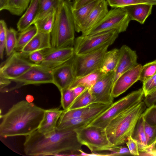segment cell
Instances as JSON below:
<instances>
[{
    "label": "cell",
    "instance_id": "6da1fadb",
    "mask_svg": "<svg viewBox=\"0 0 156 156\" xmlns=\"http://www.w3.org/2000/svg\"><path fill=\"white\" fill-rule=\"evenodd\" d=\"M82 145L75 130L59 129L46 134L35 131L25 136L23 144L25 154L29 156L56 155L62 152H79Z\"/></svg>",
    "mask_w": 156,
    "mask_h": 156
},
{
    "label": "cell",
    "instance_id": "7a4b0ae2",
    "mask_svg": "<svg viewBox=\"0 0 156 156\" xmlns=\"http://www.w3.org/2000/svg\"><path fill=\"white\" fill-rule=\"evenodd\" d=\"M45 110L27 100L14 104L0 116L1 137L6 138L30 135L38 129Z\"/></svg>",
    "mask_w": 156,
    "mask_h": 156
},
{
    "label": "cell",
    "instance_id": "3957f363",
    "mask_svg": "<svg viewBox=\"0 0 156 156\" xmlns=\"http://www.w3.org/2000/svg\"><path fill=\"white\" fill-rule=\"evenodd\" d=\"M146 108L144 101L134 105L112 119L105 128L108 138L114 146H122L132 136L139 118Z\"/></svg>",
    "mask_w": 156,
    "mask_h": 156
},
{
    "label": "cell",
    "instance_id": "277c9868",
    "mask_svg": "<svg viewBox=\"0 0 156 156\" xmlns=\"http://www.w3.org/2000/svg\"><path fill=\"white\" fill-rule=\"evenodd\" d=\"M75 31L71 5L62 0L56 9L54 25L50 33L52 48L73 47Z\"/></svg>",
    "mask_w": 156,
    "mask_h": 156
},
{
    "label": "cell",
    "instance_id": "5b68a950",
    "mask_svg": "<svg viewBox=\"0 0 156 156\" xmlns=\"http://www.w3.org/2000/svg\"><path fill=\"white\" fill-rule=\"evenodd\" d=\"M144 97V96L142 88L131 92L113 102L87 126H94L105 128L114 118L126 109L142 101Z\"/></svg>",
    "mask_w": 156,
    "mask_h": 156
},
{
    "label": "cell",
    "instance_id": "8992f818",
    "mask_svg": "<svg viewBox=\"0 0 156 156\" xmlns=\"http://www.w3.org/2000/svg\"><path fill=\"white\" fill-rule=\"evenodd\" d=\"M130 20L123 7L113 8L98 24L82 35L90 36L112 30H116L120 33L126 30Z\"/></svg>",
    "mask_w": 156,
    "mask_h": 156
},
{
    "label": "cell",
    "instance_id": "52a82bcc",
    "mask_svg": "<svg viewBox=\"0 0 156 156\" xmlns=\"http://www.w3.org/2000/svg\"><path fill=\"white\" fill-rule=\"evenodd\" d=\"M75 130L80 143L92 152L108 151L114 146L109 141L105 128L89 126Z\"/></svg>",
    "mask_w": 156,
    "mask_h": 156
},
{
    "label": "cell",
    "instance_id": "ba28073f",
    "mask_svg": "<svg viewBox=\"0 0 156 156\" xmlns=\"http://www.w3.org/2000/svg\"><path fill=\"white\" fill-rule=\"evenodd\" d=\"M116 30H112L90 36L81 35L75 40L74 45L75 54L79 55L98 50L112 44L118 36Z\"/></svg>",
    "mask_w": 156,
    "mask_h": 156
},
{
    "label": "cell",
    "instance_id": "9c48e42d",
    "mask_svg": "<svg viewBox=\"0 0 156 156\" xmlns=\"http://www.w3.org/2000/svg\"><path fill=\"white\" fill-rule=\"evenodd\" d=\"M109 46L86 54H75L72 59L75 78L84 76L100 69L104 56Z\"/></svg>",
    "mask_w": 156,
    "mask_h": 156
},
{
    "label": "cell",
    "instance_id": "30bf717a",
    "mask_svg": "<svg viewBox=\"0 0 156 156\" xmlns=\"http://www.w3.org/2000/svg\"><path fill=\"white\" fill-rule=\"evenodd\" d=\"M35 63L21 52L15 50L0 67V75L11 80L21 76Z\"/></svg>",
    "mask_w": 156,
    "mask_h": 156
},
{
    "label": "cell",
    "instance_id": "8fae6325",
    "mask_svg": "<svg viewBox=\"0 0 156 156\" xmlns=\"http://www.w3.org/2000/svg\"><path fill=\"white\" fill-rule=\"evenodd\" d=\"M11 81L16 85L10 91L27 85L53 83L52 69L35 63L21 76Z\"/></svg>",
    "mask_w": 156,
    "mask_h": 156
},
{
    "label": "cell",
    "instance_id": "7c38bea8",
    "mask_svg": "<svg viewBox=\"0 0 156 156\" xmlns=\"http://www.w3.org/2000/svg\"><path fill=\"white\" fill-rule=\"evenodd\" d=\"M115 71L105 74L89 88L94 103L111 105L114 98L112 94L115 76Z\"/></svg>",
    "mask_w": 156,
    "mask_h": 156
},
{
    "label": "cell",
    "instance_id": "4fadbf2b",
    "mask_svg": "<svg viewBox=\"0 0 156 156\" xmlns=\"http://www.w3.org/2000/svg\"><path fill=\"white\" fill-rule=\"evenodd\" d=\"M110 105L95 103L92 108L83 115L64 122L58 123L56 128L75 130L85 127Z\"/></svg>",
    "mask_w": 156,
    "mask_h": 156
},
{
    "label": "cell",
    "instance_id": "5bb4252c",
    "mask_svg": "<svg viewBox=\"0 0 156 156\" xmlns=\"http://www.w3.org/2000/svg\"><path fill=\"white\" fill-rule=\"evenodd\" d=\"M44 51V59L38 64L51 69L68 61L75 54L73 47L51 48Z\"/></svg>",
    "mask_w": 156,
    "mask_h": 156
},
{
    "label": "cell",
    "instance_id": "9a60e30c",
    "mask_svg": "<svg viewBox=\"0 0 156 156\" xmlns=\"http://www.w3.org/2000/svg\"><path fill=\"white\" fill-rule=\"evenodd\" d=\"M142 65L138 64L122 73L113 83L112 94L116 98L126 92L139 80Z\"/></svg>",
    "mask_w": 156,
    "mask_h": 156
},
{
    "label": "cell",
    "instance_id": "2e32d148",
    "mask_svg": "<svg viewBox=\"0 0 156 156\" xmlns=\"http://www.w3.org/2000/svg\"><path fill=\"white\" fill-rule=\"evenodd\" d=\"M72 58L52 69L53 84L57 87L59 91L69 88L75 79L72 63Z\"/></svg>",
    "mask_w": 156,
    "mask_h": 156
},
{
    "label": "cell",
    "instance_id": "e0dca14e",
    "mask_svg": "<svg viewBox=\"0 0 156 156\" xmlns=\"http://www.w3.org/2000/svg\"><path fill=\"white\" fill-rule=\"evenodd\" d=\"M119 57L116 68L115 70L113 83L123 73L137 66V55L135 51L126 45H123L119 49Z\"/></svg>",
    "mask_w": 156,
    "mask_h": 156
},
{
    "label": "cell",
    "instance_id": "ac0fdd59",
    "mask_svg": "<svg viewBox=\"0 0 156 156\" xmlns=\"http://www.w3.org/2000/svg\"><path fill=\"white\" fill-rule=\"evenodd\" d=\"M107 0H100L81 27L80 32L84 35L98 24L108 11Z\"/></svg>",
    "mask_w": 156,
    "mask_h": 156
},
{
    "label": "cell",
    "instance_id": "d6986e66",
    "mask_svg": "<svg viewBox=\"0 0 156 156\" xmlns=\"http://www.w3.org/2000/svg\"><path fill=\"white\" fill-rule=\"evenodd\" d=\"M52 48L50 34L38 31L30 41L20 51L26 56L33 52L43 51Z\"/></svg>",
    "mask_w": 156,
    "mask_h": 156
},
{
    "label": "cell",
    "instance_id": "ffe728a7",
    "mask_svg": "<svg viewBox=\"0 0 156 156\" xmlns=\"http://www.w3.org/2000/svg\"><path fill=\"white\" fill-rule=\"evenodd\" d=\"M63 112L58 108L45 110L43 119L37 130L43 134L51 132L56 128L59 118Z\"/></svg>",
    "mask_w": 156,
    "mask_h": 156
},
{
    "label": "cell",
    "instance_id": "44dd1931",
    "mask_svg": "<svg viewBox=\"0 0 156 156\" xmlns=\"http://www.w3.org/2000/svg\"><path fill=\"white\" fill-rule=\"evenodd\" d=\"M153 5L149 4H140L123 7L127 12L131 20H135L143 24L151 13Z\"/></svg>",
    "mask_w": 156,
    "mask_h": 156
},
{
    "label": "cell",
    "instance_id": "7402d4cb",
    "mask_svg": "<svg viewBox=\"0 0 156 156\" xmlns=\"http://www.w3.org/2000/svg\"><path fill=\"white\" fill-rule=\"evenodd\" d=\"M40 0H31L24 13L17 23L19 31L21 32L32 25L37 16Z\"/></svg>",
    "mask_w": 156,
    "mask_h": 156
},
{
    "label": "cell",
    "instance_id": "603a6c76",
    "mask_svg": "<svg viewBox=\"0 0 156 156\" xmlns=\"http://www.w3.org/2000/svg\"><path fill=\"white\" fill-rule=\"evenodd\" d=\"M100 0L92 2L76 9H73L71 7V11L76 31L80 33L82 25Z\"/></svg>",
    "mask_w": 156,
    "mask_h": 156
},
{
    "label": "cell",
    "instance_id": "cb8c5ba5",
    "mask_svg": "<svg viewBox=\"0 0 156 156\" xmlns=\"http://www.w3.org/2000/svg\"><path fill=\"white\" fill-rule=\"evenodd\" d=\"M144 122L142 114L138 121L132 136L137 142L140 152L142 153L149 152L145 132Z\"/></svg>",
    "mask_w": 156,
    "mask_h": 156
},
{
    "label": "cell",
    "instance_id": "d4e9b609",
    "mask_svg": "<svg viewBox=\"0 0 156 156\" xmlns=\"http://www.w3.org/2000/svg\"><path fill=\"white\" fill-rule=\"evenodd\" d=\"M119 57V49L115 48L107 51L103 57L100 71L104 74L115 71L118 62Z\"/></svg>",
    "mask_w": 156,
    "mask_h": 156
},
{
    "label": "cell",
    "instance_id": "484cf974",
    "mask_svg": "<svg viewBox=\"0 0 156 156\" xmlns=\"http://www.w3.org/2000/svg\"><path fill=\"white\" fill-rule=\"evenodd\" d=\"M56 9H52L34 23L38 32L51 33L54 25Z\"/></svg>",
    "mask_w": 156,
    "mask_h": 156
},
{
    "label": "cell",
    "instance_id": "4316f807",
    "mask_svg": "<svg viewBox=\"0 0 156 156\" xmlns=\"http://www.w3.org/2000/svg\"><path fill=\"white\" fill-rule=\"evenodd\" d=\"M105 74L99 69L84 76L75 78L69 88L72 89L78 86H83L90 88Z\"/></svg>",
    "mask_w": 156,
    "mask_h": 156
},
{
    "label": "cell",
    "instance_id": "83f0119b",
    "mask_svg": "<svg viewBox=\"0 0 156 156\" xmlns=\"http://www.w3.org/2000/svg\"><path fill=\"white\" fill-rule=\"evenodd\" d=\"M31 0H7L2 10L8 11L11 14L20 16L26 11Z\"/></svg>",
    "mask_w": 156,
    "mask_h": 156
},
{
    "label": "cell",
    "instance_id": "f1b7e54d",
    "mask_svg": "<svg viewBox=\"0 0 156 156\" xmlns=\"http://www.w3.org/2000/svg\"><path fill=\"white\" fill-rule=\"evenodd\" d=\"M38 32L36 27L32 25L26 29L20 32L17 39L15 50L20 51L32 39Z\"/></svg>",
    "mask_w": 156,
    "mask_h": 156
},
{
    "label": "cell",
    "instance_id": "f546056e",
    "mask_svg": "<svg viewBox=\"0 0 156 156\" xmlns=\"http://www.w3.org/2000/svg\"><path fill=\"white\" fill-rule=\"evenodd\" d=\"M94 103L81 108L64 110L58 123L64 122L81 116L88 112L93 106Z\"/></svg>",
    "mask_w": 156,
    "mask_h": 156
},
{
    "label": "cell",
    "instance_id": "4dcf8cb0",
    "mask_svg": "<svg viewBox=\"0 0 156 156\" xmlns=\"http://www.w3.org/2000/svg\"><path fill=\"white\" fill-rule=\"evenodd\" d=\"M62 0H40L38 12L33 25L37 20L54 9H57Z\"/></svg>",
    "mask_w": 156,
    "mask_h": 156
},
{
    "label": "cell",
    "instance_id": "1f68e13d",
    "mask_svg": "<svg viewBox=\"0 0 156 156\" xmlns=\"http://www.w3.org/2000/svg\"><path fill=\"white\" fill-rule=\"evenodd\" d=\"M93 103H94V98L90 89H88L75 99L68 110L81 108Z\"/></svg>",
    "mask_w": 156,
    "mask_h": 156
},
{
    "label": "cell",
    "instance_id": "d6a6232c",
    "mask_svg": "<svg viewBox=\"0 0 156 156\" xmlns=\"http://www.w3.org/2000/svg\"><path fill=\"white\" fill-rule=\"evenodd\" d=\"M17 33L12 28L7 30L5 50L7 56H9L15 50L17 42Z\"/></svg>",
    "mask_w": 156,
    "mask_h": 156
},
{
    "label": "cell",
    "instance_id": "836d02e7",
    "mask_svg": "<svg viewBox=\"0 0 156 156\" xmlns=\"http://www.w3.org/2000/svg\"><path fill=\"white\" fill-rule=\"evenodd\" d=\"M108 5L113 8L123 7L126 6L140 4L156 5V0H107Z\"/></svg>",
    "mask_w": 156,
    "mask_h": 156
},
{
    "label": "cell",
    "instance_id": "e575fe53",
    "mask_svg": "<svg viewBox=\"0 0 156 156\" xmlns=\"http://www.w3.org/2000/svg\"><path fill=\"white\" fill-rule=\"evenodd\" d=\"M144 130L150 152L156 145V125H150L145 120Z\"/></svg>",
    "mask_w": 156,
    "mask_h": 156
},
{
    "label": "cell",
    "instance_id": "d590c367",
    "mask_svg": "<svg viewBox=\"0 0 156 156\" xmlns=\"http://www.w3.org/2000/svg\"><path fill=\"white\" fill-rule=\"evenodd\" d=\"M156 74V60L142 66L139 80L143 82Z\"/></svg>",
    "mask_w": 156,
    "mask_h": 156
},
{
    "label": "cell",
    "instance_id": "8d00e7d4",
    "mask_svg": "<svg viewBox=\"0 0 156 156\" xmlns=\"http://www.w3.org/2000/svg\"><path fill=\"white\" fill-rule=\"evenodd\" d=\"M61 98V105L64 110H68L74 101L73 90L69 88L60 91Z\"/></svg>",
    "mask_w": 156,
    "mask_h": 156
},
{
    "label": "cell",
    "instance_id": "74e56055",
    "mask_svg": "<svg viewBox=\"0 0 156 156\" xmlns=\"http://www.w3.org/2000/svg\"><path fill=\"white\" fill-rule=\"evenodd\" d=\"M8 28L6 23L3 20L0 21V58L2 59L5 47L7 31Z\"/></svg>",
    "mask_w": 156,
    "mask_h": 156
},
{
    "label": "cell",
    "instance_id": "f35d334b",
    "mask_svg": "<svg viewBox=\"0 0 156 156\" xmlns=\"http://www.w3.org/2000/svg\"><path fill=\"white\" fill-rule=\"evenodd\" d=\"M142 89L144 97L156 91V74L143 82Z\"/></svg>",
    "mask_w": 156,
    "mask_h": 156
},
{
    "label": "cell",
    "instance_id": "ab89813d",
    "mask_svg": "<svg viewBox=\"0 0 156 156\" xmlns=\"http://www.w3.org/2000/svg\"><path fill=\"white\" fill-rule=\"evenodd\" d=\"M145 120L151 125H156V106L155 105L146 108L143 113Z\"/></svg>",
    "mask_w": 156,
    "mask_h": 156
},
{
    "label": "cell",
    "instance_id": "60d3db41",
    "mask_svg": "<svg viewBox=\"0 0 156 156\" xmlns=\"http://www.w3.org/2000/svg\"><path fill=\"white\" fill-rule=\"evenodd\" d=\"M108 151L111 156H120L130 154L127 147L121 146H114L109 149Z\"/></svg>",
    "mask_w": 156,
    "mask_h": 156
},
{
    "label": "cell",
    "instance_id": "b9f144b4",
    "mask_svg": "<svg viewBox=\"0 0 156 156\" xmlns=\"http://www.w3.org/2000/svg\"><path fill=\"white\" fill-rule=\"evenodd\" d=\"M126 144L130 154L135 156L140 155V151L137 142L132 136L129 138Z\"/></svg>",
    "mask_w": 156,
    "mask_h": 156
},
{
    "label": "cell",
    "instance_id": "7bdbcfd3",
    "mask_svg": "<svg viewBox=\"0 0 156 156\" xmlns=\"http://www.w3.org/2000/svg\"><path fill=\"white\" fill-rule=\"evenodd\" d=\"M28 56L30 61L37 64L41 63L44 58L43 51H38L33 52L29 54Z\"/></svg>",
    "mask_w": 156,
    "mask_h": 156
},
{
    "label": "cell",
    "instance_id": "ee69618b",
    "mask_svg": "<svg viewBox=\"0 0 156 156\" xmlns=\"http://www.w3.org/2000/svg\"><path fill=\"white\" fill-rule=\"evenodd\" d=\"M144 101L147 107L155 104L156 103V91L144 97Z\"/></svg>",
    "mask_w": 156,
    "mask_h": 156
},
{
    "label": "cell",
    "instance_id": "f6af8a7d",
    "mask_svg": "<svg viewBox=\"0 0 156 156\" xmlns=\"http://www.w3.org/2000/svg\"><path fill=\"white\" fill-rule=\"evenodd\" d=\"M98 0H75L72 8L74 9L79 8L85 5Z\"/></svg>",
    "mask_w": 156,
    "mask_h": 156
},
{
    "label": "cell",
    "instance_id": "bcb514c9",
    "mask_svg": "<svg viewBox=\"0 0 156 156\" xmlns=\"http://www.w3.org/2000/svg\"><path fill=\"white\" fill-rule=\"evenodd\" d=\"M12 81L11 80L4 77L0 75V89L1 92L3 90L10 84Z\"/></svg>",
    "mask_w": 156,
    "mask_h": 156
},
{
    "label": "cell",
    "instance_id": "7dc6e473",
    "mask_svg": "<svg viewBox=\"0 0 156 156\" xmlns=\"http://www.w3.org/2000/svg\"><path fill=\"white\" fill-rule=\"evenodd\" d=\"M88 89L89 88L83 86H79L72 88L75 99Z\"/></svg>",
    "mask_w": 156,
    "mask_h": 156
},
{
    "label": "cell",
    "instance_id": "c3c4849f",
    "mask_svg": "<svg viewBox=\"0 0 156 156\" xmlns=\"http://www.w3.org/2000/svg\"><path fill=\"white\" fill-rule=\"evenodd\" d=\"M146 155L149 156H156V147L154 148L150 152L144 153Z\"/></svg>",
    "mask_w": 156,
    "mask_h": 156
},
{
    "label": "cell",
    "instance_id": "681fc988",
    "mask_svg": "<svg viewBox=\"0 0 156 156\" xmlns=\"http://www.w3.org/2000/svg\"><path fill=\"white\" fill-rule=\"evenodd\" d=\"M7 0H0V11L2 10L5 6Z\"/></svg>",
    "mask_w": 156,
    "mask_h": 156
},
{
    "label": "cell",
    "instance_id": "f907efd6",
    "mask_svg": "<svg viewBox=\"0 0 156 156\" xmlns=\"http://www.w3.org/2000/svg\"><path fill=\"white\" fill-rule=\"evenodd\" d=\"M30 99H33V98L32 97V96L30 95H28L27 96L26 98V99L27 101L28 100H30V102H32V100Z\"/></svg>",
    "mask_w": 156,
    "mask_h": 156
},
{
    "label": "cell",
    "instance_id": "816d5d0a",
    "mask_svg": "<svg viewBox=\"0 0 156 156\" xmlns=\"http://www.w3.org/2000/svg\"><path fill=\"white\" fill-rule=\"evenodd\" d=\"M67 0L68 1H71L72 0Z\"/></svg>",
    "mask_w": 156,
    "mask_h": 156
},
{
    "label": "cell",
    "instance_id": "f5cc1de1",
    "mask_svg": "<svg viewBox=\"0 0 156 156\" xmlns=\"http://www.w3.org/2000/svg\"><path fill=\"white\" fill-rule=\"evenodd\" d=\"M154 105L156 106V104H154Z\"/></svg>",
    "mask_w": 156,
    "mask_h": 156
},
{
    "label": "cell",
    "instance_id": "db71d44e",
    "mask_svg": "<svg viewBox=\"0 0 156 156\" xmlns=\"http://www.w3.org/2000/svg\"><path fill=\"white\" fill-rule=\"evenodd\" d=\"M155 104H156V103Z\"/></svg>",
    "mask_w": 156,
    "mask_h": 156
},
{
    "label": "cell",
    "instance_id": "11a10c76",
    "mask_svg": "<svg viewBox=\"0 0 156 156\" xmlns=\"http://www.w3.org/2000/svg\"></svg>",
    "mask_w": 156,
    "mask_h": 156
}]
</instances>
